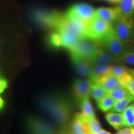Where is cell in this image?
I'll return each mask as SVG.
<instances>
[{"instance_id":"obj_1","label":"cell","mask_w":134,"mask_h":134,"mask_svg":"<svg viewBox=\"0 0 134 134\" xmlns=\"http://www.w3.org/2000/svg\"><path fill=\"white\" fill-rule=\"evenodd\" d=\"M71 112V108L69 101L58 95L47 114L58 124L63 125L69 119Z\"/></svg>"},{"instance_id":"obj_2","label":"cell","mask_w":134,"mask_h":134,"mask_svg":"<svg viewBox=\"0 0 134 134\" xmlns=\"http://www.w3.org/2000/svg\"><path fill=\"white\" fill-rule=\"evenodd\" d=\"M113 27L110 23L96 17L88 25L86 38L101 42Z\"/></svg>"},{"instance_id":"obj_3","label":"cell","mask_w":134,"mask_h":134,"mask_svg":"<svg viewBox=\"0 0 134 134\" xmlns=\"http://www.w3.org/2000/svg\"><path fill=\"white\" fill-rule=\"evenodd\" d=\"M98 46L99 42L86 38H81L69 51L71 56L86 58L92 61L96 55Z\"/></svg>"},{"instance_id":"obj_4","label":"cell","mask_w":134,"mask_h":134,"mask_svg":"<svg viewBox=\"0 0 134 134\" xmlns=\"http://www.w3.org/2000/svg\"><path fill=\"white\" fill-rule=\"evenodd\" d=\"M70 19H78L90 23L96 18V10L91 5L79 3L71 6L65 14Z\"/></svg>"},{"instance_id":"obj_5","label":"cell","mask_w":134,"mask_h":134,"mask_svg":"<svg viewBox=\"0 0 134 134\" xmlns=\"http://www.w3.org/2000/svg\"><path fill=\"white\" fill-rule=\"evenodd\" d=\"M114 29L122 42L130 43L134 35V18L122 16L117 21Z\"/></svg>"},{"instance_id":"obj_6","label":"cell","mask_w":134,"mask_h":134,"mask_svg":"<svg viewBox=\"0 0 134 134\" xmlns=\"http://www.w3.org/2000/svg\"><path fill=\"white\" fill-rule=\"evenodd\" d=\"M100 42L103 43L108 49L117 60L121 56L124 50L125 43L121 41L115 33V30L113 27L104 38Z\"/></svg>"},{"instance_id":"obj_7","label":"cell","mask_w":134,"mask_h":134,"mask_svg":"<svg viewBox=\"0 0 134 134\" xmlns=\"http://www.w3.org/2000/svg\"><path fill=\"white\" fill-rule=\"evenodd\" d=\"M28 129L32 134H55L56 130L53 125L45 120L29 117L26 120Z\"/></svg>"},{"instance_id":"obj_8","label":"cell","mask_w":134,"mask_h":134,"mask_svg":"<svg viewBox=\"0 0 134 134\" xmlns=\"http://www.w3.org/2000/svg\"><path fill=\"white\" fill-rule=\"evenodd\" d=\"M93 82L88 80L77 79L73 85V93L76 98L81 102L85 98H89L91 93V88Z\"/></svg>"},{"instance_id":"obj_9","label":"cell","mask_w":134,"mask_h":134,"mask_svg":"<svg viewBox=\"0 0 134 134\" xmlns=\"http://www.w3.org/2000/svg\"><path fill=\"white\" fill-rule=\"evenodd\" d=\"M116 58L110 52L103 43L99 42V46L96 55L92 60L93 65L109 64L115 61Z\"/></svg>"},{"instance_id":"obj_10","label":"cell","mask_w":134,"mask_h":134,"mask_svg":"<svg viewBox=\"0 0 134 134\" xmlns=\"http://www.w3.org/2000/svg\"><path fill=\"white\" fill-rule=\"evenodd\" d=\"M87 120L81 113H76L70 125V134H90Z\"/></svg>"},{"instance_id":"obj_11","label":"cell","mask_w":134,"mask_h":134,"mask_svg":"<svg viewBox=\"0 0 134 134\" xmlns=\"http://www.w3.org/2000/svg\"><path fill=\"white\" fill-rule=\"evenodd\" d=\"M62 14L57 12H46L37 11L35 13L34 16L38 23L44 26L55 28Z\"/></svg>"},{"instance_id":"obj_12","label":"cell","mask_w":134,"mask_h":134,"mask_svg":"<svg viewBox=\"0 0 134 134\" xmlns=\"http://www.w3.org/2000/svg\"><path fill=\"white\" fill-rule=\"evenodd\" d=\"M71 58L75 70L80 75L84 76H91L94 66L91 60L75 56H71Z\"/></svg>"},{"instance_id":"obj_13","label":"cell","mask_w":134,"mask_h":134,"mask_svg":"<svg viewBox=\"0 0 134 134\" xmlns=\"http://www.w3.org/2000/svg\"><path fill=\"white\" fill-rule=\"evenodd\" d=\"M122 15L119 7L117 8H99L96 10V16L111 23L117 21Z\"/></svg>"},{"instance_id":"obj_14","label":"cell","mask_w":134,"mask_h":134,"mask_svg":"<svg viewBox=\"0 0 134 134\" xmlns=\"http://www.w3.org/2000/svg\"><path fill=\"white\" fill-rule=\"evenodd\" d=\"M93 82L98 83L100 86H103L107 92L113 91L115 89L124 88L112 73L100 77Z\"/></svg>"},{"instance_id":"obj_15","label":"cell","mask_w":134,"mask_h":134,"mask_svg":"<svg viewBox=\"0 0 134 134\" xmlns=\"http://www.w3.org/2000/svg\"><path fill=\"white\" fill-rule=\"evenodd\" d=\"M112 73L124 87L133 78L127 68L118 65L112 66Z\"/></svg>"},{"instance_id":"obj_16","label":"cell","mask_w":134,"mask_h":134,"mask_svg":"<svg viewBox=\"0 0 134 134\" xmlns=\"http://www.w3.org/2000/svg\"><path fill=\"white\" fill-rule=\"evenodd\" d=\"M60 34L62 41V47H64L70 50L76 44L79 38L71 33L66 31H57Z\"/></svg>"},{"instance_id":"obj_17","label":"cell","mask_w":134,"mask_h":134,"mask_svg":"<svg viewBox=\"0 0 134 134\" xmlns=\"http://www.w3.org/2000/svg\"><path fill=\"white\" fill-rule=\"evenodd\" d=\"M111 73L112 66L109 65L103 64L94 65L93 70H92V74L90 77V79L91 80L92 82H93L100 77Z\"/></svg>"},{"instance_id":"obj_18","label":"cell","mask_w":134,"mask_h":134,"mask_svg":"<svg viewBox=\"0 0 134 134\" xmlns=\"http://www.w3.org/2000/svg\"><path fill=\"white\" fill-rule=\"evenodd\" d=\"M105 117L108 123L115 129L119 130L122 127H125L122 113L111 112V113H107Z\"/></svg>"},{"instance_id":"obj_19","label":"cell","mask_w":134,"mask_h":134,"mask_svg":"<svg viewBox=\"0 0 134 134\" xmlns=\"http://www.w3.org/2000/svg\"><path fill=\"white\" fill-rule=\"evenodd\" d=\"M134 100V96L131 93L122 99L115 101L113 109L110 111L113 113H122L126 109L129 105Z\"/></svg>"},{"instance_id":"obj_20","label":"cell","mask_w":134,"mask_h":134,"mask_svg":"<svg viewBox=\"0 0 134 134\" xmlns=\"http://www.w3.org/2000/svg\"><path fill=\"white\" fill-rule=\"evenodd\" d=\"M80 108L81 110V113L88 119L95 117L93 105L89 98H85L80 102Z\"/></svg>"},{"instance_id":"obj_21","label":"cell","mask_w":134,"mask_h":134,"mask_svg":"<svg viewBox=\"0 0 134 134\" xmlns=\"http://www.w3.org/2000/svg\"><path fill=\"white\" fill-rule=\"evenodd\" d=\"M125 127H134V102L122 112Z\"/></svg>"},{"instance_id":"obj_22","label":"cell","mask_w":134,"mask_h":134,"mask_svg":"<svg viewBox=\"0 0 134 134\" xmlns=\"http://www.w3.org/2000/svg\"><path fill=\"white\" fill-rule=\"evenodd\" d=\"M119 8L123 16H134V0H122L120 3Z\"/></svg>"},{"instance_id":"obj_23","label":"cell","mask_w":134,"mask_h":134,"mask_svg":"<svg viewBox=\"0 0 134 134\" xmlns=\"http://www.w3.org/2000/svg\"><path fill=\"white\" fill-rule=\"evenodd\" d=\"M114 103L115 100L108 94L97 101L98 107L103 112H108L111 110L114 105Z\"/></svg>"},{"instance_id":"obj_24","label":"cell","mask_w":134,"mask_h":134,"mask_svg":"<svg viewBox=\"0 0 134 134\" xmlns=\"http://www.w3.org/2000/svg\"><path fill=\"white\" fill-rule=\"evenodd\" d=\"M90 93L97 102L101 99L103 97L106 96L108 92L103 86H100L98 83L93 82L91 88V93Z\"/></svg>"},{"instance_id":"obj_25","label":"cell","mask_w":134,"mask_h":134,"mask_svg":"<svg viewBox=\"0 0 134 134\" xmlns=\"http://www.w3.org/2000/svg\"><path fill=\"white\" fill-rule=\"evenodd\" d=\"M118 60L129 65H134V47H129L124 50Z\"/></svg>"},{"instance_id":"obj_26","label":"cell","mask_w":134,"mask_h":134,"mask_svg":"<svg viewBox=\"0 0 134 134\" xmlns=\"http://www.w3.org/2000/svg\"><path fill=\"white\" fill-rule=\"evenodd\" d=\"M130 94V93L127 89H125V88H122L115 89V90H114L113 91H109L108 92L107 94L111 96L115 100V101H116V100L122 99L127 97Z\"/></svg>"},{"instance_id":"obj_27","label":"cell","mask_w":134,"mask_h":134,"mask_svg":"<svg viewBox=\"0 0 134 134\" xmlns=\"http://www.w3.org/2000/svg\"><path fill=\"white\" fill-rule=\"evenodd\" d=\"M87 124L90 134H98L103 130L96 117L87 120Z\"/></svg>"},{"instance_id":"obj_28","label":"cell","mask_w":134,"mask_h":134,"mask_svg":"<svg viewBox=\"0 0 134 134\" xmlns=\"http://www.w3.org/2000/svg\"><path fill=\"white\" fill-rule=\"evenodd\" d=\"M48 41H49L50 44L52 46H53V47H62L61 37H60V34L57 31H55L50 35L49 38H48Z\"/></svg>"},{"instance_id":"obj_29","label":"cell","mask_w":134,"mask_h":134,"mask_svg":"<svg viewBox=\"0 0 134 134\" xmlns=\"http://www.w3.org/2000/svg\"><path fill=\"white\" fill-rule=\"evenodd\" d=\"M115 134H134V127H128L127 128L121 129L118 130Z\"/></svg>"},{"instance_id":"obj_30","label":"cell","mask_w":134,"mask_h":134,"mask_svg":"<svg viewBox=\"0 0 134 134\" xmlns=\"http://www.w3.org/2000/svg\"><path fill=\"white\" fill-rule=\"evenodd\" d=\"M124 88L134 96V78H132V79L125 85Z\"/></svg>"},{"instance_id":"obj_31","label":"cell","mask_w":134,"mask_h":134,"mask_svg":"<svg viewBox=\"0 0 134 134\" xmlns=\"http://www.w3.org/2000/svg\"><path fill=\"white\" fill-rule=\"evenodd\" d=\"M8 82L6 80L3 78H0V94L2 93L3 91L7 88Z\"/></svg>"},{"instance_id":"obj_32","label":"cell","mask_w":134,"mask_h":134,"mask_svg":"<svg viewBox=\"0 0 134 134\" xmlns=\"http://www.w3.org/2000/svg\"><path fill=\"white\" fill-rule=\"evenodd\" d=\"M4 100H3V99L0 96V110L3 109V108H4Z\"/></svg>"},{"instance_id":"obj_33","label":"cell","mask_w":134,"mask_h":134,"mask_svg":"<svg viewBox=\"0 0 134 134\" xmlns=\"http://www.w3.org/2000/svg\"><path fill=\"white\" fill-rule=\"evenodd\" d=\"M105 1H108L110 3H120L122 0H105Z\"/></svg>"},{"instance_id":"obj_34","label":"cell","mask_w":134,"mask_h":134,"mask_svg":"<svg viewBox=\"0 0 134 134\" xmlns=\"http://www.w3.org/2000/svg\"><path fill=\"white\" fill-rule=\"evenodd\" d=\"M127 69L130 73V75H132V77L134 78V69H130V68H127Z\"/></svg>"},{"instance_id":"obj_35","label":"cell","mask_w":134,"mask_h":134,"mask_svg":"<svg viewBox=\"0 0 134 134\" xmlns=\"http://www.w3.org/2000/svg\"><path fill=\"white\" fill-rule=\"evenodd\" d=\"M98 134H112V133H110V132H108V131H106V130H102L101 131H100L99 133H98Z\"/></svg>"},{"instance_id":"obj_36","label":"cell","mask_w":134,"mask_h":134,"mask_svg":"<svg viewBox=\"0 0 134 134\" xmlns=\"http://www.w3.org/2000/svg\"><path fill=\"white\" fill-rule=\"evenodd\" d=\"M130 43H132V44H133V45H134V35H133V38H132V41H131V42H130Z\"/></svg>"},{"instance_id":"obj_37","label":"cell","mask_w":134,"mask_h":134,"mask_svg":"<svg viewBox=\"0 0 134 134\" xmlns=\"http://www.w3.org/2000/svg\"><path fill=\"white\" fill-rule=\"evenodd\" d=\"M62 134H66V133H62Z\"/></svg>"}]
</instances>
